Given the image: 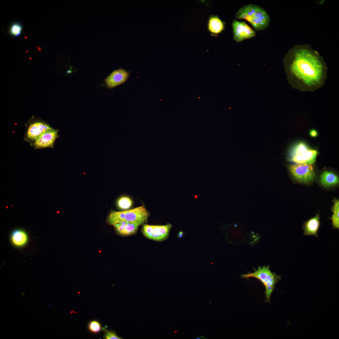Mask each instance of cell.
I'll list each match as a JSON object with an SVG mask.
<instances>
[{"label":"cell","mask_w":339,"mask_h":339,"mask_svg":"<svg viewBox=\"0 0 339 339\" xmlns=\"http://www.w3.org/2000/svg\"><path fill=\"white\" fill-rule=\"evenodd\" d=\"M235 17L238 19L247 21L257 31L266 29L270 22V16L266 11L261 7L253 4L241 7L236 13Z\"/></svg>","instance_id":"obj_2"},{"label":"cell","mask_w":339,"mask_h":339,"mask_svg":"<svg viewBox=\"0 0 339 339\" xmlns=\"http://www.w3.org/2000/svg\"><path fill=\"white\" fill-rule=\"evenodd\" d=\"M208 29L213 35H216L221 33L224 30V22L217 15L210 16L208 23Z\"/></svg>","instance_id":"obj_14"},{"label":"cell","mask_w":339,"mask_h":339,"mask_svg":"<svg viewBox=\"0 0 339 339\" xmlns=\"http://www.w3.org/2000/svg\"><path fill=\"white\" fill-rule=\"evenodd\" d=\"M22 29V26L19 23H15L12 24L10 27V32L12 35L17 37L19 36Z\"/></svg>","instance_id":"obj_19"},{"label":"cell","mask_w":339,"mask_h":339,"mask_svg":"<svg viewBox=\"0 0 339 339\" xmlns=\"http://www.w3.org/2000/svg\"><path fill=\"white\" fill-rule=\"evenodd\" d=\"M89 328L92 332L97 333L100 331L101 326L98 322L96 321H93L89 323Z\"/></svg>","instance_id":"obj_21"},{"label":"cell","mask_w":339,"mask_h":339,"mask_svg":"<svg viewBox=\"0 0 339 339\" xmlns=\"http://www.w3.org/2000/svg\"><path fill=\"white\" fill-rule=\"evenodd\" d=\"M204 338L205 337H204V336H196L195 339H206V338Z\"/></svg>","instance_id":"obj_23"},{"label":"cell","mask_w":339,"mask_h":339,"mask_svg":"<svg viewBox=\"0 0 339 339\" xmlns=\"http://www.w3.org/2000/svg\"><path fill=\"white\" fill-rule=\"evenodd\" d=\"M317 154V151L310 148L305 143L300 142L291 148L288 159L296 164H313Z\"/></svg>","instance_id":"obj_5"},{"label":"cell","mask_w":339,"mask_h":339,"mask_svg":"<svg viewBox=\"0 0 339 339\" xmlns=\"http://www.w3.org/2000/svg\"><path fill=\"white\" fill-rule=\"evenodd\" d=\"M148 216L147 210L142 206L124 211H112L107 217V221L113 225L122 221L133 222L139 225L146 221Z\"/></svg>","instance_id":"obj_4"},{"label":"cell","mask_w":339,"mask_h":339,"mask_svg":"<svg viewBox=\"0 0 339 339\" xmlns=\"http://www.w3.org/2000/svg\"><path fill=\"white\" fill-rule=\"evenodd\" d=\"M332 211L333 214L331 217L332 224L334 228H339V201L335 199L334 201V205Z\"/></svg>","instance_id":"obj_17"},{"label":"cell","mask_w":339,"mask_h":339,"mask_svg":"<svg viewBox=\"0 0 339 339\" xmlns=\"http://www.w3.org/2000/svg\"><path fill=\"white\" fill-rule=\"evenodd\" d=\"M58 131L53 129L43 133L35 140L34 145L36 147H51L58 137Z\"/></svg>","instance_id":"obj_10"},{"label":"cell","mask_w":339,"mask_h":339,"mask_svg":"<svg viewBox=\"0 0 339 339\" xmlns=\"http://www.w3.org/2000/svg\"><path fill=\"white\" fill-rule=\"evenodd\" d=\"M103 330L105 331L104 337L106 339H121L120 337L118 336L116 334V332L108 330L103 328Z\"/></svg>","instance_id":"obj_20"},{"label":"cell","mask_w":339,"mask_h":339,"mask_svg":"<svg viewBox=\"0 0 339 339\" xmlns=\"http://www.w3.org/2000/svg\"><path fill=\"white\" fill-rule=\"evenodd\" d=\"M240 277L244 278L254 277L261 281L265 289V302L268 303L270 302L271 296L276 284L281 278L280 276L271 271L269 266H258L253 272L243 274Z\"/></svg>","instance_id":"obj_3"},{"label":"cell","mask_w":339,"mask_h":339,"mask_svg":"<svg viewBox=\"0 0 339 339\" xmlns=\"http://www.w3.org/2000/svg\"><path fill=\"white\" fill-rule=\"evenodd\" d=\"M289 170L293 177L300 182L309 183L315 177L312 164H295L289 166Z\"/></svg>","instance_id":"obj_6"},{"label":"cell","mask_w":339,"mask_h":339,"mask_svg":"<svg viewBox=\"0 0 339 339\" xmlns=\"http://www.w3.org/2000/svg\"><path fill=\"white\" fill-rule=\"evenodd\" d=\"M319 214L306 221L303 224L304 234L305 235H314L318 237V232L320 225Z\"/></svg>","instance_id":"obj_12"},{"label":"cell","mask_w":339,"mask_h":339,"mask_svg":"<svg viewBox=\"0 0 339 339\" xmlns=\"http://www.w3.org/2000/svg\"><path fill=\"white\" fill-rule=\"evenodd\" d=\"M128 72L123 69L112 72L105 79V83L109 88H113L125 82L128 78Z\"/></svg>","instance_id":"obj_9"},{"label":"cell","mask_w":339,"mask_h":339,"mask_svg":"<svg viewBox=\"0 0 339 339\" xmlns=\"http://www.w3.org/2000/svg\"><path fill=\"white\" fill-rule=\"evenodd\" d=\"M232 27L233 39L237 42L251 38L254 37L256 35V31L245 22L239 21L234 19L232 22Z\"/></svg>","instance_id":"obj_8"},{"label":"cell","mask_w":339,"mask_h":339,"mask_svg":"<svg viewBox=\"0 0 339 339\" xmlns=\"http://www.w3.org/2000/svg\"><path fill=\"white\" fill-rule=\"evenodd\" d=\"M320 182L325 187H329L337 185L339 184L338 177L333 172L328 171L323 172L320 176Z\"/></svg>","instance_id":"obj_15"},{"label":"cell","mask_w":339,"mask_h":339,"mask_svg":"<svg viewBox=\"0 0 339 339\" xmlns=\"http://www.w3.org/2000/svg\"><path fill=\"white\" fill-rule=\"evenodd\" d=\"M113 226L119 234L128 236L134 234L137 230L139 225L133 222L122 221Z\"/></svg>","instance_id":"obj_13"},{"label":"cell","mask_w":339,"mask_h":339,"mask_svg":"<svg viewBox=\"0 0 339 339\" xmlns=\"http://www.w3.org/2000/svg\"><path fill=\"white\" fill-rule=\"evenodd\" d=\"M317 132L314 130H312L310 131V134L312 137H315L317 135Z\"/></svg>","instance_id":"obj_22"},{"label":"cell","mask_w":339,"mask_h":339,"mask_svg":"<svg viewBox=\"0 0 339 339\" xmlns=\"http://www.w3.org/2000/svg\"><path fill=\"white\" fill-rule=\"evenodd\" d=\"M171 227L170 224L162 226L144 224L142 228V232L143 234L149 239L162 241L168 237Z\"/></svg>","instance_id":"obj_7"},{"label":"cell","mask_w":339,"mask_h":339,"mask_svg":"<svg viewBox=\"0 0 339 339\" xmlns=\"http://www.w3.org/2000/svg\"><path fill=\"white\" fill-rule=\"evenodd\" d=\"M11 240L15 246L21 247L25 245L27 242L28 237L25 231L21 229H16L12 233Z\"/></svg>","instance_id":"obj_16"},{"label":"cell","mask_w":339,"mask_h":339,"mask_svg":"<svg viewBox=\"0 0 339 339\" xmlns=\"http://www.w3.org/2000/svg\"><path fill=\"white\" fill-rule=\"evenodd\" d=\"M287 78L292 87L302 91H313L322 87L327 78L322 58L315 51L301 47L289 53L285 60Z\"/></svg>","instance_id":"obj_1"},{"label":"cell","mask_w":339,"mask_h":339,"mask_svg":"<svg viewBox=\"0 0 339 339\" xmlns=\"http://www.w3.org/2000/svg\"><path fill=\"white\" fill-rule=\"evenodd\" d=\"M132 204L131 199L127 196H123L120 197L117 200V205L119 208L123 210L127 209L130 208Z\"/></svg>","instance_id":"obj_18"},{"label":"cell","mask_w":339,"mask_h":339,"mask_svg":"<svg viewBox=\"0 0 339 339\" xmlns=\"http://www.w3.org/2000/svg\"><path fill=\"white\" fill-rule=\"evenodd\" d=\"M52 129L43 122H35L29 126L27 132V136L30 139L35 140L43 133Z\"/></svg>","instance_id":"obj_11"}]
</instances>
